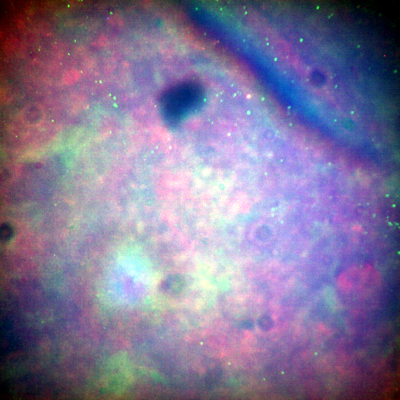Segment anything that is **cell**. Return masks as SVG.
I'll list each match as a JSON object with an SVG mask.
<instances>
[{"label":"cell","mask_w":400,"mask_h":400,"mask_svg":"<svg viewBox=\"0 0 400 400\" xmlns=\"http://www.w3.org/2000/svg\"><path fill=\"white\" fill-rule=\"evenodd\" d=\"M338 283L342 294L347 298L362 299L377 291L381 285V279L369 274H344L339 279Z\"/></svg>","instance_id":"1"},{"label":"cell","mask_w":400,"mask_h":400,"mask_svg":"<svg viewBox=\"0 0 400 400\" xmlns=\"http://www.w3.org/2000/svg\"><path fill=\"white\" fill-rule=\"evenodd\" d=\"M1 240L6 242L9 240L12 237L13 232L10 225L8 224H4L2 225L1 228Z\"/></svg>","instance_id":"2"},{"label":"cell","mask_w":400,"mask_h":400,"mask_svg":"<svg viewBox=\"0 0 400 400\" xmlns=\"http://www.w3.org/2000/svg\"><path fill=\"white\" fill-rule=\"evenodd\" d=\"M281 44V47H279V54L282 58H287L289 55V50L286 45L284 47L285 44L282 43Z\"/></svg>","instance_id":"3"},{"label":"cell","mask_w":400,"mask_h":400,"mask_svg":"<svg viewBox=\"0 0 400 400\" xmlns=\"http://www.w3.org/2000/svg\"><path fill=\"white\" fill-rule=\"evenodd\" d=\"M65 79L66 81L68 82H72L75 81L77 77V74L74 72H69L67 73L65 76Z\"/></svg>","instance_id":"4"},{"label":"cell","mask_w":400,"mask_h":400,"mask_svg":"<svg viewBox=\"0 0 400 400\" xmlns=\"http://www.w3.org/2000/svg\"><path fill=\"white\" fill-rule=\"evenodd\" d=\"M20 23H21V22H20V21H19V22H18V23H17V26H18L20 28H23V27H24V26H22V25H24V24H23V22H22V23H21V24H20Z\"/></svg>","instance_id":"5"},{"label":"cell","mask_w":400,"mask_h":400,"mask_svg":"<svg viewBox=\"0 0 400 400\" xmlns=\"http://www.w3.org/2000/svg\"><path fill=\"white\" fill-rule=\"evenodd\" d=\"M246 97L247 99H250V98L251 97V95L250 94H247V96H246Z\"/></svg>","instance_id":"6"}]
</instances>
